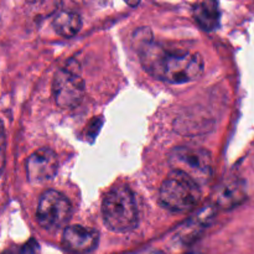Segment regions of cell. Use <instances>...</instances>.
Returning a JSON list of instances; mask_svg holds the SVG:
<instances>
[{
	"label": "cell",
	"mask_w": 254,
	"mask_h": 254,
	"mask_svg": "<svg viewBox=\"0 0 254 254\" xmlns=\"http://www.w3.org/2000/svg\"><path fill=\"white\" fill-rule=\"evenodd\" d=\"M124 1H126L127 4L129 5V6H131V7H135L136 5H138L139 2H140V0H124Z\"/></svg>",
	"instance_id": "cell-13"
},
{
	"label": "cell",
	"mask_w": 254,
	"mask_h": 254,
	"mask_svg": "<svg viewBox=\"0 0 254 254\" xmlns=\"http://www.w3.org/2000/svg\"><path fill=\"white\" fill-rule=\"evenodd\" d=\"M169 164L173 170L190 176L198 185H205L212 179L213 164L211 154L198 146H178L169 154Z\"/></svg>",
	"instance_id": "cell-4"
},
{
	"label": "cell",
	"mask_w": 254,
	"mask_h": 254,
	"mask_svg": "<svg viewBox=\"0 0 254 254\" xmlns=\"http://www.w3.org/2000/svg\"><path fill=\"white\" fill-rule=\"evenodd\" d=\"M215 213L216 211L213 206H206V207H203L200 212L196 213V216H193L190 220V222H188V226H186V237H189V240H190L191 237H196L201 231L205 230L206 227H208L210 223L212 222L213 217H215Z\"/></svg>",
	"instance_id": "cell-12"
},
{
	"label": "cell",
	"mask_w": 254,
	"mask_h": 254,
	"mask_svg": "<svg viewBox=\"0 0 254 254\" xmlns=\"http://www.w3.org/2000/svg\"><path fill=\"white\" fill-rule=\"evenodd\" d=\"M198 184L178 170L165 179L159 192V202L171 212H186L197 205L201 198Z\"/></svg>",
	"instance_id": "cell-3"
},
{
	"label": "cell",
	"mask_w": 254,
	"mask_h": 254,
	"mask_svg": "<svg viewBox=\"0 0 254 254\" xmlns=\"http://www.w3.org/2000/svg\"><path fill=\"white\" fill-rule=\"evenodd\" d=\"M99 235L96 230L79 225L67 226L62 235V245L76 253H88L98 246Z\"/></svg>",
	"instance_id": "cell-8"
},
{
	"label": "cell",
	"mask_w": 254,
	"mask_h": 254,
	"mask_svg": "<svg viewBox=\"0 0 254 254\" xmlns=\"http://www.w3.org/2000/svg\"><path fill=\"white\" fill-rule=\"evenodd\" d=\"M27 1L29 2H41V1H44V0H27Z\"/></svg>",
	"instance_id": "cell-14"
},
{
	"label": "cell",
	"mask_w": 254,
	"mask_h": 254,
	"mask_svg": "<svg viewBox=\"0 0 254 254\" xmlns=\"http://www.w3.org/2000/svg\"><path fill=\"white\" fill-rule=\"evenodd\" d=\"M52 93L57 106L74 108L84 97V81L73 66L60 69L54 78Z\"/></svg>",
	"instance_id": "cell-6"
},
{
	"label": "cell",
	"mask_w": 254,
	"mask_h": 254,
	"mask_svg": "<svg viewBox=\"0 0 254 254\" xmlns=\"http://www.w3.org/2000/svg\"><path fill=\"white\" fill-rule=\"evenodd\" d=\"M192 15L201 29L213 31L220 26V6L217 0H202L193 6Z\"/></svg>",
	"instance_id": "cell-9"
},
{
	"label": "cell",
	"mask_w": 254,
	"mask_h": 254,
	"mask_svg": "<svg viewBox=\"0 0 254 254\" xmlns=\"http://www.w3.org/2000/svg\"><path fill=\"white\" fill-rule=\"evenodd\" d=\"M245 196V189L240 181H227L216 192V205L223 210H228L242 202Z\"/></svg>",
	"instance_id": "cell-10"
},
{
	"label": "cell",
	"mask_w": 254,
	"mask_h": 254,
	"mask_svg": "<svg viewBox=\"0 0 254 254\" xmlns=\"http://www.w3.org/2000/svg\"><path fill=\"white\" fill-rule=\"evenodd\" d=\"M57 170H59V158L52 149H39L32 153L26 160L27 179L34 185H41L52 180Z\"/></svg>",
	"instance_id": "cell-7"
},
{
	"label": "cell",
	"mask_w": 254,
	"mask_h": 254,
	"mask_svg": "<svg viewBox=\"0 0 254 254\" xmlns=\"http://www.w3.org/2000/svg\"><path fill=\"white\" fill-rule=\"evenodd\" d=\"M139 54L144 68L153 77L169 83L192 82L203 72V60L198 54L166 50L151 41L141 42Z\"/></svg>",
	"instance_id": "cell-1"
},
{
	"label": "cell",
	"mask_w": 254,
	"mask_h": 254,
	"mask_svg": "<svg viewBox=\"0 0 254 254\" xmlns=\"http://www.w3.org/2000/svg\"><path fill=\"white\" fill-rule=\"evenodd\" d=\"M52 25L57 35L64 37H72L81 29L82 20L81 16L73 11H60L55 16Z\"/></svg>",
	"instance_id": "cell-11"
},
{
	"label": "cell",
	"mask_w": 254,
	"mask_h": 254,
	"mask_svg": "<svg viewBox=\"0 0 254 254\" xmlns=\"http://www.w3.org/2000/svg\"><path fill=\"white\" fill-rule=\"evenodd\" d=\"M104 225L113 232H128L138 225L135 197L128 186H114L102 202Z\"/></svg>",
	"instance_id": "cell-2"
},
{
	"label": "cell",
	"mask_w": 254,
	"mask_h": 254,
	"mask_svg": "<svg viewBox=\"0 0 254 254\" xmlns=\"http://www.w3.org/2000/svg\"><path fill=\"white\" fill-rule=\"evenodd\" d=\"M71 212V202L66 196L55 190H47L39 200L36 220L45 230L56 231L67 225Z\"/></svg>",
	"instance_id": "cell-5"
}]
</instances>
